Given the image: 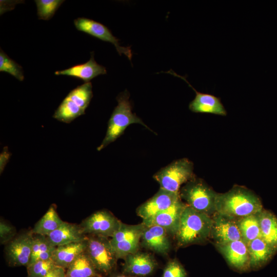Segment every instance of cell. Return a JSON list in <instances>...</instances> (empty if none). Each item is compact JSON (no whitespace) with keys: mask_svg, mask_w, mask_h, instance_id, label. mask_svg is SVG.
Instances as JSON below:
<instances>
[{"mask_svg":"<svg viewBox=\"0 0 277 277\" xmlns=\"http://www.w3.org/2000/svg\"><path fill=\"white\" fill-rule=\"evenodd\" d=\"M194 177L193 164L186 158L174 161L153 175L160 188L173 192H179L181 185Z\"/></svg>","mask_w":277,"mask_h":277,"instance_id":"8992f818","label":"cell"},{"mask_svg":"<svg viewBox=\"0 0 277 277\" xmlns=\"http://www.w3.org/2000/svg\"><path fill=\"white\" fill-rule=\"evenodd\" d=\"M109 239L92 235L87 239L85 252L96 270L104 273L111 271L118 260Z\"/></svg>","mask_w":277,"mask_h":277,"instance_id":"ba28073f","label":"cell"},{"mask_svg":"<svg viewBox=\"0 0 277 277\" xmlns=\"http://www.w3.org/2000/svg\"><path fill=\"white\" fill-rule=\"evenodd\" d=\"M216 213L235 219L257 214L263 209L259 197L248 189L236 186L224 193H218Z\"/></svg>","mask_w":277,"mask_h":277,"instance_id":"6da1fadb","label":"cell"},{"mask_svg":"<svg viewBox=\"0 0 277 277\" xmlns=\"http://www.w3.org/2000/svg\"><path fill=\"white\" fill-rule=\"evenodd\" d=\"M63 222L54 207L51 206L45 214L35 224L31 231L33 234L47 236Z\"/></svg>","mask_w":277,"mask_h":277,"instance_id":"d4e9b609","label":"cell"},{"mask_svg":"<svg viewBox=\"0 0 277 277\" xmlns=\"http://www.w3.org/2000/svg\"><path fill=\"white\" fill-rule=\"evenodd\" d=\"M145 227L142 222L136 225H128L121 222L117 230L109 239L118 259H124L128 255L139 250Z\"/></svg>","mask_w":277,"mask_h":277,"instance_id":"52a82bcc","label":"cell"},{"mask_svg":"<svg viewBox=\"0 0 277 277\" xmlns=\"http://www.w3.org/2000/svg\"><path fill=\"white\" fill-rule=\"evenodd\" d=\"M170 236L168 232L161 226L145 225L140 245L159 254L167 255L171 247Z\"/></svg>","mask_w":277,"mask_h":277,"instance_id":"2e32d148","label":"cell"},{"mask_svg":"<svg viewBox=\"0 0 277 277\" xmlns=\"http://www.w3.org/2000/svg\"><path fill=\"white\" fill-rule=\"evenodd\" d=\"M212 219L186 205L175 235L177 245L184 247L204 241L211 234Z\"/></svg>","mask_w":277,"mask_h":277,"instance_id":"7a4b0ae2","label":"cell"},{"mask_svg":"<svg viewBox=\"0 0 277 277\" xmlns=\"http://www.w3.org/2000/svg\"><path fill=\"white\" fill-rule=\"evenodd\" d=\"M65 268L56 266L44 277H66Z\"/></svg>","mask_w":277,"mask_h":277,"instance_id":"d6a6232c","label":"cell"},{"mask_svg":"<svg viewBox=\"0 0 277 277\" xmlns=\"http://www.w3.org/2000/svg\"><path fill=\"white\" fill-rule=\"evenodd\" d=\"M93 97L91 83H84L72 89L55 110L53 117L60 122L70 123L85 114Z\"/></svg>","mask_w":277,"mask_h":277,"instance_id":"5b68a950","label":"cell"},{"mask_svg":"<svg viewBox=\"0 0 277 277\" xmlns=\"http://www.w3.org/2000/svg\"><path fill=\"white\" fill-rule=\"evenodd\" d=\"M0 71L8 73L19 81L24 80L22 67L1 49Z\"/></svg>","mask_w":277,"mask_h":277,"instance_id":"83f0119b","label":"cell"},{"mask_svg":"<svg viewBox=\"0 0 277 277\" xmlns=\"http://www.w3.org/2000/svg\"><path fill=\"white\" fill-rule=\"evenodd\" d=\"M55 249L56 247L49 241L47 236L35 234L34 236L32 252L28 265L38 261L52 259Z\"/></svg>","mask_w":277,"mask_h":277,"instance_id":"484cf974","label":"cell"},{"mask_svg":"<svg viewBox=\"0 0 277 277\" xmlns=\"http://www.w3.org/2000/svg\"><path fill=\"white\" fill-rule=\"evenodd\" d=\"M261 238L277 248V218L270 211L262 210L258 213Z\"/></svg>","mask_w":277,"mask_h":277,"instance_id":"603a6c76","label":"cell"},{"mask_svg":"<svg viewBox=\"0 0 277 277\" xmlns=\"http://www.w3.org/2000/svg\"><path fill=\"white\" fill-rule=\"evenodd\" d=\"M216 246L231 267L241 272L250 269L248 246L243 239Z\"/></svg>","mask_w":277,"mask_h":277,"instance_id":"9a60e30c","label":"cell"},{"mask_svg":"<svg viewBox=\"0 0 277 277\" xmlns=\"http://www.w3.org/2000/svg\"><path fill=\"white\" fill-rule=\"evenodd\" d=\"M181 199L179 192L160 188L152 197L137 207L136 213L143 220H146L168 208Z\"/></svg>","mask_w":277,"mask_h":277,"instance_id":"4fadbf2b","label":"cell"},{"mask_svg":"<svg viewBox=\"0 0 277 277\" xmlns=\"http://www.w3.org/2000/svg\"><path fill=\"white\" fill-rule=\"evenodd\" d=\"M97 270L85 251L78 255L67 268L66 277H97Z\"/></svg>","mask_w":277,"mask_h":277,"instance_id":"cb8c5ba5","label":"cell"},{"mask_svg":"<svg viewBox=\"0 0 277 277\" xmlns=\"http://www.w3.org/2000/svg\"><path fill=\"white\" fill-rule=\"evenodd\" d=\"M250 269H257L265 265L277 251L262 238H258L247 244Z\"/></svg>","mask_w":277,"mask_h":277,"instance_id":"44dd1931","label":"cell"},{"mask_svg":"<svg viewBox=\"0 0 277 277\" xmlns=\"http://www.w3.org/2000/svg\"><path fill=\"white\" fill-rule=\"evenodd\" d=\"M56 266L52 259L36 261L27 266L28 277H44Z\"/></svg>","mask_w":277,"mask_h":277,"instance_id":"f546056e","label":"cell"},{"mask_svg":"<svg viewBox=\"0 0 277 277\" xmlns=\"http://www.w3.org/2000/svg\"><path fill=\"white\" fill-rule=\"evenodd\" d=\"M64 2L63 0H35L38 18L51 19Z\"/></svg>","mask_w":277,"mask_h":277,"instance_id":"f1b7e54d","label":"cell"},{"mask_svg":"<svg viewBox=\"0 0 277 277\" xmlns=\"http://www.w3.org/2000/svg\"><path fill=\"white\" fill-rule=\"evenodd\" d=\"M212 219L211 234L216 242V245H223L242 239L238 225L234 219L215 213Z\"/></svg>","mask_w":277,"mask_h":277,"instance_id":"e0dca14e","label":"cell"},{"mask_svg":"<svg viewBox=\"0 0 277 277\" xmlns=\"http://www.w3.org/2000/svg\"><path fill=\"white\" fill-rule=\"evenodd\" d=\"M121 222L109 211L102 210L89 215L80 226L85 234L109 239L113 236Z\"/></svg>","mask_w":277,"mask_h":277,"instance_id":"9c48e42d","label":"cell"},{"mask_svg":"<svg viewBox=\"0 0 277 277\" xmlns=\"http://www.w3.org/2000/svg\"><path fill=\"white\" fill-rule=\"evenodd\" d=\"M124 259L123 273L136 277L150 275L157 266L152 255L139 250L128 255Z\"/></svg>","mask_w":277,"mask_h":277,"instance_id":"ac0fdd59","label":"cell"},{"mask_svg":"<svg viewBox=\"0 0 277 277\" xmlns=\"http://www.w3.org/2000/svg\"><path fill=\"white\" fill-rule=\"evenodd\" d=\"M32 231L21 233L8 243L5 251L11 266H27L30 262L33 243Z\"/></svg>","mask_w":277,"mask_h":277,"instance_id":"8fae6325","label":"cell"},{"mask_svg":"<svg viewBox=\"0 0 277 277\" xmlns=\"http://www.w3.org/2000/svg\"><path fill=\"white\" fill-rule=\"evenodd\" d=\"M86 246L87 240L56 247L52 259L57 266L67 268L78 255L85 251Z\"/></svg>","mask_w":277,"mask_h":277,"instance_id":"7402d4cb","label":"cell"},{"mask_svg":"<svg viewBox=\"0 0 277 277\" xmlns=\"http://www.w3.org/2000/svg\"><path fill=\"white\" fill-rule=\"evenodd\" d=\"M166 73L182 79L195 91V97L189 105V109L192 112L222 116L227 115V111L219 97L197 91L187 80L186 76L179 75L171 69Z\"/></svg>","mask_w":277,"mask_h":277,"instance_id":"7c38bea8","label":"cell"},{"mask_svg":"<svg viewBox=\"0 0 277 277\" xmlns=\"http://www.w3.org/2000/svg\"><path fill=\"white\" fill-rule=\"evenodd\" d=\"M237 223L242 238L247 244L252 240L261 237L258 213L241 217L237 221Z\"/></svg>","mask_w":277,"mask_h":277,"instance_id":"4316f807","label":"cell"},{"mask_svg":"<svg viewBox=\"0 0 277 277\" xmlns=\"http://www.w3.org/2000/svg\"><path fill=\"white\" fill-rule=\"evenodd\" d=\"M76 29L101 41L113 44L120 55L124 54L131 61L132 53L130 47L120 45L119 39L115 37L111 31L103 24L86 17H78L74 20Z\"/></svg>","mask_w":277,"mask_h":277,"instance_id":"30bf717a","label":"cell"},{"mask_svg":"<svg viewBox=\"0 0 277 277\" xmlns=\"http://www.w3.org/2000/svg\"><path fill=\"white\" fill-rule=\"evenodd\" d=\"M91 57L86 63L78 64L67 69L56 71L54 74L56 75H66L78 78L85 83L90 82L93 78L107 73L105 67L98 64L94 58V52L90 53Z\"/></svg>","mask_w":277,"mask_h":277,"instance_id":"d6986e66","label":"cell"},{"mask_svg":"<svg viewBox=\"0 0 277 277\" xmlns=\"http://www.w3.org/2000/svg\"><path fill=\"white\" fill-rule=\"evenodd\" d=\"M162 277H187V272L176 259L170 260L166 265Z\"/></svg>","mask_w":277,"mask_h":277,"instance_id":"4dcf8cb0","label":"cell"},{"mask_svg":"<svg viewBox=\"0 0 277 277\" xmlns=\"http://www.w3.org/2000/svg\"><path fill=\"white\" fill-rule=\"evenodd\" d=\"M47 238L55 247L84 241L87 239L80 225L64 221Z\"/></svg>","mask_w":277,"mask_h":277,"instance_id":"ffe728a7","label":"cell"},{"mask_svg":"<svg viewBox=\"0 0 277 277\" xmlns=\"http://www.w3.org/2000/svg\"><path fill=\"white\" fill-rule=\"evenodd\" d=\"M11 154L9 151L8 147H4L2 152L0 154V173L1 174L4 171V170L8 163Z\"/></svg>","mask_w":277,"mask_h":277,"instance_id":"1f68e13d","label":"cell"},{"mask_svg":"<svg viewBox=\"0 0 277 277\" xmlns=\"http://www.w3.org/2000/svg\"><path fill=\"white\" fill-rule=\"evenodd\" d=\"M179 193L185 204L195 210L210 216L216 213L218 193L202 180L194 177L185 184Z\"/></svg>","mask_w":277,"mask_h":277,"instance_id":"277c9868","label":"cell"},{"mask_svg":"<svg viewBox=\"0 0 277 277\" xmlns=\"http://www.w3.org/2000/svg\"><path fill=\"white\" fill-rule=\"evenodd\" d=\"M129 96L130 94L127 90L117 96V105L110 116L106 135L101 145L97 148V151L102 150L114 142L130 124H140L151 131L140 117L132 112Z\"/></svg>","mask_w":277,"mask_h":277,"instance_id":"3957f363","label":"cell"},{"mask_svg":"<svg viewBox=\"0 0 277 277\" xmlns=\"http://www.w3.org/2000/svg\"><path fill=\"white\" fill-rule=\"evenodd\" d=\"M111 277H136L127 274L126 273L117 274L111 276Z\"/></svg>","mask_w":277,"mask_h":277,"instance_id":"836d02e7","label":"cell"},{"mask_svg":"<svg viewBox=\"0 0 277 277\" xmlns=\"http://www.w3.org/2000/svg\"><path fill=\"white\" fill-rule=\"evenodd\" d=\"M186 204L181 199L168 208L155 215L143 220L146 226L157 225L164 228L170 236H175L179 229L181 217Z\"/></svg>","mask_w":277,"mask_h":277,"instance_id":"5bb4252c","label":"cell"}]
</instances>
